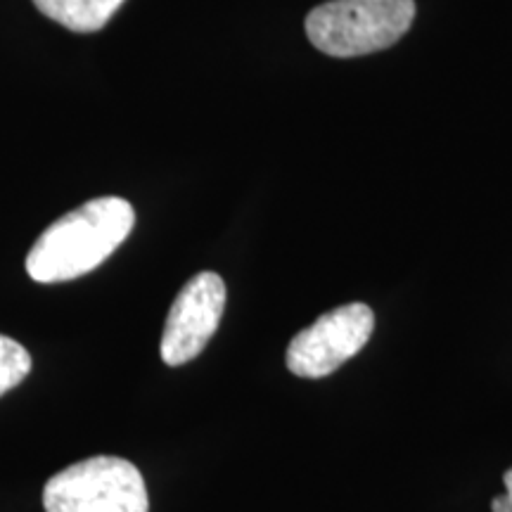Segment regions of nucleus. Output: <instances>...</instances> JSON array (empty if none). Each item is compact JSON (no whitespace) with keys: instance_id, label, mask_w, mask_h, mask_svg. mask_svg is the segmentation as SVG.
Masks as SVG:
<instances>
[{"instance_id":"1","label":"nucleus","mask_w":512,"mask_h":512,"mask_svg":"<svg viewBox=\"0 0 512 512\" xmlns=\"http://www.w3.org/2000/svg\"><path fill=\"white\" fill-rule=\"evenodd\" d=\"M136 226V211L121 197H98L46 228L27 256V273L43 285L91 273L117 252Z\"/></svg>"},{"instance_id":"2","label":"nucleus","mask_w":512,"mask_h":512,"mask_svg":"<svg viewBox=\"0 0 512 512\" xmlns=\"http://www.w3.org/2000/svg\"><path fill=\"white\" fill-rule=\"evenodd\" d=\"M413 19V0H330L309 12L306 34L320 53L361 57L401 41Z\"/></svg>"},{"instance_id":"3","label":"nucleus","mask_w":512,"mask_h":512,"mask_svg":"<svg viewBox=\"0 0 512 512\" xmlns=\"http://www.w3.org/2000/svg\"><path fill=\"white\" fill-rule=\"evenodd\" d=\"M46 512H150L145 479L131 460L93 456L69 465L43 489Z\"/></svg>"},{"instance_id":"4","label":"nucleus","mask_w":512,"mask_h":512,"mask_svg":"<svg viewBox=\"0 0 512 512\" xmlns=\"http://www.w3.org/2000/svg\"><path fill=\"white\" fill-rule=\"evenodd\" d=\"M373 330L375 313L370 306L361 302L337 306L294 335L287 347V368L306 380L332 375L366 347Z\"/></svg>"},{"instance_id":"5","label":"nucleus","mask_w":512,"mask_h":512,"mask_svg":"<svg viewBox=\"0 0 512 512\" xmlns=\"http://www.w3.org/2000/svg\"><path fill=\"white\" fill-rule=\"evenodd\" d=\"M226 309V283L219 273H197L171 304L162 335V361L176 368L204 351Z\"/></svg>"},{"instance_id":"6","label":"nucleus","mask_w":512,"mask_h":512,"mask_svg":"<svg viewBox=\"0 0 512 512\" xmlns=\"http://www.w3.org/2000/svg\"><path fill=\"white\" fill-rule=\"evenodd\" d=\"M126 0H34L48 19L76 34L100 31Z\"/></svg>"},{"instance_id":"7","label":"nucleus","mask_w":512,"mask_h":512,"mask_svg":"<svg viewBox=\"0 0 512 512\" xmlns=\"http://www.w3.org/2000/svg\"><path fill=\"white\" fill-rule=\"evenodd\" d=\"M31 373V356L15 339L0 335V396L19 387Z\"/></svg>"},{"instance_id":"8","label":"nucleus","mask_w":512,"mask_h":512,"mask_svg":"<svg viewBox=\"0 0 512 512\" xmlns=\"http://www.w3.org/2000/svg\"><path fill=\"white\" fill-rule=\"evenodd\" d=\"M491 510H494V512H512V498L508 494L496 496L494 501H491Z\"/></svg>"},{"instance_id":"9","label":"nucleus","mask_w":512,"mask_h":512,"mask_svg":"<svg viewBox=\"0 0 512 512\" xmlns=\"http://www.w3.org/2000/svg\"><path fill=\"white\" fill-rule=\"evenodd\" d=\"M503 482H505V489H508V496L512 498V467L503 475Z\"/></svg>"}]
</instances>
